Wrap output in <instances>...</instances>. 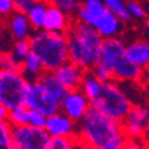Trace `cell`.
<instances>
[{
    "label": "cell",
    "instance_id": "6da1fadb",
    "mask_svg": "<svg viewBox=\"0 0 149 149\" xmlns=\"http://www.w3.org/2000/svg\"><path fill=\"white\" fill-rule=\"evenodd\" d=\"M77 137L97 149H124L129 141L122 122L95 108H91L82 121L78 122Z\"/></svg>",
    "mask_w": 149,
    "mask_h": 149
},
{
    "label": "cell",
    "instance_id": "7a4b0ae2",
    "mask_svg": "<svg viewBox=\"0 0 149 149\" xmlns=\"http://www.w3.org/2000/svg\"><path fill=\"white\" fill-rule=\"evenodd\" d=\"M69 61L90 71L101 61L105 39L94 27L74 20L69 32Z\"/></svg>",
    "mask_w": 149,
    "mask_h": 149
},
{
    "label": "cell",
    "instance_id": "3957f363",
    "mask_svg": "<svg viewBox=\"0 0 149 149\" xmlns=\"http://www.w3.org/2000/svg\"><path fill=\"white\" fill-rule=\"evenodd\" d=\"M32 52L43 62L46 71H55L69 61V38L67 34L36 31L30 39Z\"/></svg>",
    "mask_w": 149,
    "mask_h": 149
},
{
    "label": "cell",
    "instance_id": "277c9868",
    "mask_svg": "<svg viewBox=\"0 0 149 149\" xmlns=\"http://www.w3.org/2000/svg\"><path fill=\"white\" fill-rule=\"evenodd\" d=\"M75 19L94 27L104 39L120 38L124 30V22L105 7L104 0H83Z\"/></svg>",
    "mask_w": 149,
    "mask_h": 149
},
{
    "label": "cell",
    "instance_id": "5b68a950",
    "mask_svg": "<svg viewBox=\"0 0 149 149\" xmlns=\"http://www.w3.org/2000/svg\"><path fill=\"white\" fill-rule=\"evenodd\" d=\"M101 62L110 67L117 82H137L142 77L144 70L129 59L126 54V45L121 38L105 39Z\"/></svg>",
    "mask_w": 149,
    "mask_h": 149
},
{
    "label": "cell",
    "instance_id": "8992f818",
    "mask_svg": "<svg viewBox=\"0 0 149 149\" xmlns=\"http://www.w3.org/2000/svg\"><path fill=\"white\" fill-rule=\"evenodd\" d=\"M133 104L128 94L122 90L117 81L102 82V87L97 97L91 101V108L98 109L116 121L122 122L130 111Z\"/></svg>",
    "mask_w": 149,
    "mask_h": 149
},
{
    "label": "cell",
    "instance_id": "52a82bcc",
    "mask_svg": "<svg viewBox=\"0 0 149 149\" xmlns=\"http://www.w3.org/2000/svg\"><path fill=\"white\" fill-rule=\"evenodd\" d=\"M27 83L23 73L0 70V105L8 110L23 105Z\"/></svg>",
    "mask_w": 149,
    "mask_h": 149
},
{
    "label": "cell",
    "instance_id": "ba28073f",
    "mask_svg": "<svg viewBox=\"0 0 149 149\" xmlns=\"http://www.w3.org/2000/svg\"><path fill=\"white\" fill-rule=\"evenodd\" d=\"M23 105H26L30 110L42 111L47 117L55 114L61 110V104L50 95L49 91L43 87L39 79L28 81Z\"/></svg>",
    "mask_w": 149,
    "mask_h": 149
},
{
    "label": "cell",
    "instance_id": "9c48e42d",
    "mask_svg": "<svg viewBox=\"0 0 149 149\" xmlns=\"http://www.w3.org/2000/svg\"><path fill=\"white\" fill-rule=\"evenodd\" d=\"M51 136L46 129L31 125L12 126V140L16 149H46Z\"/></svg>",
    "mask_w": 149,
    "mask_h": 149
},
{
    "label": "cell",
    "instance_id": "30bf717a",
    "mask_svg": "<svg viewBox=\"0 0 149 149\" xmlns=\"http://www.w3.org/2000/svg\"><path fill=\"white\" fill-rule=\"evenodd\" d=\"M122 125L129 140L145 139L149 132V105H133Z\"/></svg>",
    "mask_w": 149,
    "mask_h": 149
},
{
    "label": "cell",
    "instance_id": "8fae6325",
    "mask_svg": "<svg viewBox=\"0 0 149 149\" xmlns=\"http://www.w3.org/2000/svg\"><path fill=\"white\" fill-rule=\"evenodd\" d=\"M91 109V102L81 89L71 90L61 104V111L69 116L73 121L81 122Z\"/></svg>",
    "mask_w": 149,
    "mask_h": 149
},
{
    "label": "cell",
    "instance_id": "7c38bea8",
    "mask_svg": "<svg viewBox=\"0 0 149 149\" xmlns=\"http://www.w3.org/2000/svg\"><path fill=\"white\" fill-rule=\"evenodd\" d=\"M46 130L51 137H77L78 122L73 121L69 116L59 110L47 118Z\"/></svg>",
    "mask_w": 149,
    "mask_h": 149
},
{
    "label": "cell",
    "instance_id": "4fadbf2b",
    "mask_svg": "<svg viewBox=\"0 0 149 149\" xmlns=\"http://www.w3.org/2000/svg\"><path fill=\"white\" fill-rule=\"evenodd\" d=\"M86 73H87L86 70L82 69L78 65H75L71 61H67L66 63H63L62 66H59L54 71L56 78L63 83V86L66 87L69 91L81 89L83 79L86 77Z\"/></svg>",
    "mask_w": 149,
    "mask_h": 149
},
{
    "label": "cell",
    "instance_id": "5bb4252c",
    "mask_svg": "<svg viewBox=\"0 0 149 149\" xmlns=\"http://www.w3.org/2000/svg\"><path fill=\"white\" fill-rule=\"evenodd\" d=\"M6 26L14 40L31 39V36L35 34V30L28 20L27 14H23V12L15 11L14 14L6 17Z\"/></svg>",
    "mask_w": 149,
    "mask_h": 149
},
{
    "label": "cell",
    "instance_id": "9a60e30c",
    "mask_svg": "<svg viewBox=\"0 0 149 149\" xmlns=\"http://www.w3.org/2000/svg\"><path fill=\"white\" fill-rule=\"evenodd\" d=\"M73 19L70 15L66 12H63L62 10H59L54 4H49V10H47V16H46L45 22V28L46 31L50 32H62V34H67L73 24Z\"/></svg>",
    "mask_w": 149,
    "mask_h": 149
},
{
    "label": "cell",
    "instance_id": "2e32d148",
    "mask_svg": "<svg viewBox=\"0 0 149 149\" xmlns=\"http://www.w3.org/2000/svg\"><path fill=\"white\" fill-rule=\"evenodd\" d=\"M126 54L134 65L142 70L149 67V40L134 39L126 45Z\"/></svg>",
    "mask_w": 149,
    "mask_h": 149
},
{
    "label": "cell",
    "instance_id": "e0dca14e",
    "mask_svg": "<svg viewBox=\"0 0 149 149\" xmlns=\"http://www.w3.org/2000/svg\"><path fill=\"white\" fill-rule=\"evenodd\" d=\"M40 83L43 85L46 90L49 91V94L52 98H55L59 104H62V101L66 98V95L69 94V90L63 86V83L56 78V75L54 74V71H46L43 75L39 78Z\"/></svg>",
    "mask_w": 149,
    "mask_h": 149
},
{
    "label": "cell",
    "instance_id": "ac0fdd59",
    "mask_svg": "<svg viewBox=\"0 0 149 149\" xmlns=\"http://www.w3.org/2000/svg\"><path fill=\"white\" fill-rule=\"evenodd\" d=\"M45 73H46V69L43 66V62H42V59L35 52H31L23 61V75L28 81L39 79Z\"/></svg>",
    "mask_w": 149,
    "mask_h": 149
},
{
    "label": "cell",
    "instance_id": "d6986e66",
    "mask_svg": "<svg viewBox=\"0 0 149 149\" xmlns=\"http://www.w3.org/2000/svg\"><path fill=\"white\" fill-rule=\"evenodd\" d=\"M49 4L46 1L39 0L38 3L35 4L34 7L27 12L28 20L31 23V26L34 27L35 32L36 31H42L45 28V22H46V16H47V10H49Z\"/></svg>",
    "mask_w": 149,
    "mask_h": 149
},
{
    "label": "cell",
    "instance_id": "ffe728a7",
    "mask_svg": "<svg viewBox=\"0 0 149 149\" xmlns=\"http://www.w3.org/2000/svg\"><path fill=\"white\" fill-rule=\"evenodd\" d=\"M101 87H102V82L91 71H87L82 86H81V90L86 94V97L90 100V102L100 94Z\"/></svg>",
    "mask_w": 149,
    "mask_h": 149
},
{
    "label": "cell",
    "instance_id": "44dd1931",
    "mask_svg": "<svg viewBox=\"0 0 149 149\" xmlns=\"http://www.w3.org/2000/svg\"><path fill=\"white\" fill-rule=\"evenodd\" d=\"M28 114H30V109L26 105H20V106L8 110V117L6 121L10 122L11 126L28 125Z\"/></svg>",
    "mask_w": 149,
    "mask_h": 149
},
{
    "label": "cell",
    "instance_id": "7402d4cb",
    "mask_svg": "<svg viewBox=\"0 0 149 149\" xmlns=\"http://www.w3.org/2000/svg\"><path fill=\"white\" fill-rule=\"evenodd\" d=\"M104 4L109 11L117 15L124 23L130 22L132 16H130V12L128 8V1H125V0H104Z\"/></svg>",
    "mask_w": 149,
    "mask_h": 149
},
{
    "label": "cell",
    "instance_id": "603a6c76",
    "mask_svg": "<svg viewBox=\"0 0 149 149\" xmlns=\"http://www.w3.org/2000/svg\"><path fill=\"white\" fill-rule=\"evenodd\" d=\"M0 70L23 73V61L17 59L11 51H3L0 58Z\"/></svg>",
    "mask_w": 149,
    "mask_h": 149
},
{
    "label": "cell",
    "instance_id": "cb8c5ba5",
    "mask_svg": "<svg viewBox=\"0 0 149 149\" xmlns=\"http://www.w3.org/2000/svg\"><path fill=\"white\" fill-rule=\"evenodd\" d=\"M0 149H16L12 140V126L6 120H0Z\"/></svg>",
    "mask_w": 149,
    "mask_h": 149
},
{
    "label": "cell",
    "instance_id": "d4e9b609",
    "mask_svg": "<svg viewBox=\"0 0 149 149\" xmlns=\"http://www.w3.org/2000/svg\"><path fill=\"white\" fill-rule=\"evenodd\" d=\"M20 61H24L30 54L32 52V47H31V42L30 39H23V40H14L11 49L8 50Z\"/></svg>",
    "mask_w": 149,
    "mask_h": 149
},
{
    "label": "cell",
    "instance_id": "484cf974",
    "mask_svg": "<svg viewBox=\"0 0 149 149\" xmlns=\"http://www.w3.org/2000/svg\"><path fill=\"white\" fill-rule=\"evenodd\" d=\"M82 3L83 1H81V0H51V4H54L55 7H58L59 10H62L63 12H66L70 16L77 15Z\"/></svg>",
    "mask_w": 149,
    "mask_h": 149
},
{
    "label": "cell",
    "instance_id": "4316f807",
    "mask_svg": "<svg viewBox=\"0 0 149 149\" xmlns=\"http://www.w3.org/2000/svg\"><path fill=\"white\" fill-rule=\"evenodd\" d=\"M77 137H51L46 149H74Z\"/></svg>",
    "mask_w": 149,
    "mask_h": 149
},
{
    "label": "cell",
    "instance_id": "83f0119b",
    "mask_svg": "<svg viewBox=\"0 0 149 149\" xmlns=\"http://www.w3.org/2000/svg\"><path fill=\"white\" fill-rule=\"evenodd\" d=\"M91 73L94 74V75L97 77L98 79L101 81V82H108V81H116L114 79V75H113V71H111V69L108 66V65H105L104 62H98L95 66L93 67V69L90 70Z\"/></svg>",
    "mask_w": 149,
    "mask_h": 149
},
{
    "label": "cell",
    "instance_id": "f1b7e54d",
    "mask_svg": "<svg viewBox=\"0 0 149 149\" xmlns=\"http://www.w3.org/2000/svg\"><path fill=\"white\" fill-rule=\"evenodd\" d=\"M47 116L43 114L42 111L38 110H30L28 114V125H31L34 128H39V129H46L47 125Z\"/></svg>",
    "mask_w": 149,
    "mask_h": 149
},
{
    "label": "cell",
    "instance_id": "f546056e",
    "mask_svg": "<svg viewBox=\"0 0 149 149\" xmlns=\"http://www.w3.org/2000/svg\"><path fill=\"white\" fill-rule=\"evenodd\" d=\"M128 8L130 16L134 19H144L146 16V11L137 0H128Z\"/></svg>",
    "mask_w": 149,
    "mask_h": 149
},
{
    "label": "cell",
    "instance_id": "4dcf8cb0",
    "mask_svg": "<svg viewBox=\"0 0 149 149\" xmlns=\"http://www.w3.org/2000/svg\"><path fill=\"white\" fill-rule=\"evenodd\" d=\"M39 0H14V6L16 12H23L27 14L28 11L38 3Z\"/></svg>",
    "mask_w": 149,
    "mask_h": 149
},
{
    "label": "cell",
    "instance_id": "1f68e13d",
    "mask_svg": "<svg viewBox=\"0 0 149 149\" xmlns=\"http://www.w3.org/2000/svg\"><path fill=\"white\" fill-rule=\"evenodd\" d=\"M15 12V6H14V0H0V14L1 16L6 19L11 14Z\"/></svg>",
    "mask_w": 149,
    "mask_h": 149
},
{
    "label": "cell",
    "instance_id": "d6a6232c",
    "mask_svg": "<svg viewBox=\"0 0 149 149\" xmlns=\"http://www.w3.org/2000/svg\"><path fill=\"white\" fill-rule=\"evenodd\" d=\"M124 149H149V144L146 139H134L129 140Z\"/></svg>",
    "mask_w": 149,
    "mask_h": 149
},
{
    "label": "cell",
    "instance_id": "836d02e7",
    "mask_svg": "<svg viewBox=\"0 0 149 149\" xmlns=\"http://www.w3.org/2000/svg\"><path fill=\"white\" fill-rule=\"evenodd\" d=\"M74 149H97V148H94L93 145H90V144H87L86 141H83V140H81V139H78V137H77Z\"/></svg>",
    "mask_w": 149,
    "mask_h": 149
},
{
    "label": "cell",
    "instance_id": "e575fe53",
    "mask_svg": "<svg viewBox=\"0 0 149 149\" xmlns=\"http://www.w3.org/2000/svg\"><path fill=\"white\" fill-rule=\"evenodd\" d=\"M8 117V109L3 105H0V120H7Z\"/></svg>",
    "mask_w": 149,
    "mask_h": 149
},
{
    "label": "cell",
    "instance_id": "d590c367",
    "mask_svg": "<svg viewBox=\"0 0 149 149\" xmlns=\"http://www.w3.org/2000/svg\"><path fill=\"white\" fill-rule=\"evenodd\" d=\"M145 27H146V30H148V31H149V17H148V19H146V20H145Z\"/></svg>",
    "mask_w": 149,
    "mask_h": 149
},
{
    "label": "cell",
    "instance_id": "8d00e7d4",
    "mask_svg": "<svg viewBox=\"0 0 149 149\" xmlns=\"http://www.w3.org/2000/svg\"><path fill=\"white\" fill-rule=\"evenodd\" d=\"M145 139H146V141H148V144H149V132H148V134H146Z\"/></svg>",
    "mask_w": 149,
    "mask_h": 149
},
{
    "label": "cell",
    "instance_id": "74e56055",
    "mask_svg": "<svg viewBox=\"0 0 149 149\" xmlns=\"http://www.w3.org/2000/svg\"><path fill=\"white\" fill-rule=\"evenodd\" d=\"M42 1H46V3H51V0H42Z\"/></svg>",
    "mask_w": 149,
    "mask_h": 149
}]
</instances>
